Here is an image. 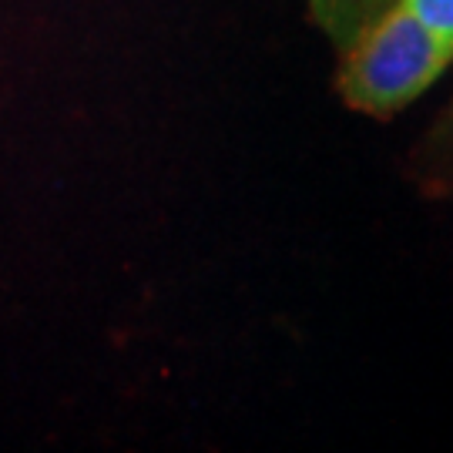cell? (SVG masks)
I'll use <instances>...</instances> for the list:
<instances>
[{
    "instance_id": "cell-3",
    "label": "cell",
    "mask_w": 453,
    "mask_h": 453,
    "mask_svg": "<svg viewBox=\"0 0 453 453\" xmlns=\"http://www.w3.org/2000/svg\"><path fill=\"white\" fill-rule=\"evenodd\" d=\"M406 4H410L430 27H437L440 34L453 37V0H406Z\"/></svg>"
},
{
    "instance_id": "cell-1",
    "label": "cell",
    "mask_w": 453,
    "mask_h": 453,
    "mask_svg": "<svg viewBox=\"0 0 453 453\" xmlns=\"http://www.w3.org/2000/svg\"><path fill=\"white\" fill-rule=\"evenodd\" d=\"M453 65V37L430 27L406 0L342 50L340 97L359 114L393 118Z\"/></svg>"
},
{
    "instance_id": "cell-4",
    "label": "cell",
    "mask_w": 453,
    "mask_h": 453,
    "mask_svg": "<svg viewBox=\"0 0 453 453\" xmlns=\"http://www.w3.org/2000/svg\"><path fill=\"white\" fill-rule=\"evenodd\" d=\"M450 125H453V121H450ZM450 142H453V138H450Z\"/></svg>"
},
{
    "instance_id": "cell-2",
    "label": "cell",
    "mask_w": 453,
    "mask_h": 453,
    "mask_svg": "<svg viewBox=\"0 0 453 453\" xmlns=\"http://www.w3.org/2000/svg\"><path fill=\"white\" fill-rule=\"evenodd\" d=\"M312 20L323 27V34L333 41V48L346 50L359 34L372 27L400 0H306Z\"/></svg>"
}]
</instances>
